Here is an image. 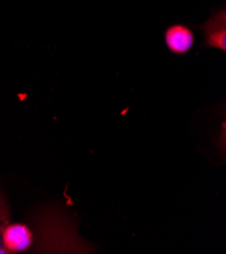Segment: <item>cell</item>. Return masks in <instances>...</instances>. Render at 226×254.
Masks as SVG:
<instances>
[{
  "instance_id": "1",
  "label": "cell",
  "mask_w": 226,
  "mask_h": 254,
  "mask_svg": "<svg viewBox=\"0 0 226 254\" xmlns=\"http://www.w3.org/2000/svg\"><path fill=\"white\" fill-rule=\"evenodd\" d=\"M203 33L205 47L226 51V9L225 6L213 11L212 15L203 24L195 25Z\"/></svg>"
},
{
  "instance_id": "2",
  "label": "cell",
  "mask_w": 226,
  "mask_h": 254,
  "mask_svg": "<svg viewBox=\"0 0 226 254\" xmlns=\"http://www.w3.org/2000/svg\"><path fill=\"white\" fill-rule=\"evenodd\" d=\"M164 41L171 53L175 55H184L192 49L195 42V36L187 25L177 23L170 25L165 30Z\"/></svg>"
},
{
  "instance_id": "3",
  "label": "cell",
  "mask_w": 226,
  "mask_h": 254,
  "mask_svg": "<svg viewBox=\"0 0 226 254\" xmlns=\"http://www.w3.org/2000/svg\"><path fill=\"white\" fill-rule=\"evenodd\" d=\"M2 241L7 253L22 252L32 245L33 235L27 226L21 224L7 225L3 231Z\"/></svg>"
},
{
  "instance_id": "4",
  "label": "cell",
  "mask_w": 226,
  "mask_h": 254,
  "mask_svg": "<svg viewBox=\"0 0 226 254\" xmlns=\"http://www.w3.org/2000/svg\"><path fill=\"white\" fill-rule=\"evenodd\" d=\"M8 218H9L8 206L4 199L3 194L0 192V254L7 253V251L3 246L2 235H3L5 227L8 225Z\"/></svg>"
}]
</instances>
